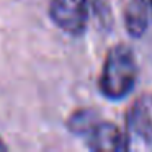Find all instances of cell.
Segmentation results:
<instances>
[{
	"label": "cell",
	"mask_w": 152,
	"mask_h": 152,
	"mask_svg": "<svg viewBox=\"0 0 152 152\" xmlns=\"http://www.w3.org/2000/svg\"><path fill=\"white\" fill-rule=\"evenodd\" d=\"M137 82V62L136 56L128 46L111 48L103 62L98 79V90L105 98L118 102L132 92Z\"/></svg>",
	"instance_id": "6da1fadb"
},
{
	"label": "cell",
	"mask_w": 152,
	"mask_h": 152,
	"mask_svg": "<svg viewBox=\"0 0 152 152\" xmlns=\"http://www.w3.org/2000/svg\"><path fill=\"white\" fill-rule=\"evenodd\" d=\"M126 149L152 152V105L139 100L131 106L126 116Z\"/></svg>",
	"instance_id": "7a4b0ae2"
},
{
	"label": "cell",
	"mask_w": 152,
	"mask_h": 152,
	"mask_svg": "<svg viewBox=\"0 0 152 152\" xmlns=\"http://www.w3.org/2000/svg\"><path fill=\"white\" fill-rule=\"evenodd\" d=\"M53 23L70 36H82L88 23V0H51Z\"/></svg>",
	"instance_id": "3957f363"
},
{
	"label": "cell",
	"mask_w": 152,
	"mask_h": 152,
	"mask_svg": "<svg viewBox=\"0 0 152 152\" xmlns=\"http://www.w3.org/2000/svg\"><path fill=\"white\" fill-rule=\"evenodd\" d=\"M85 141L92 151H128L124 131H121L115 123L102 119L85 137Z\"/></svg>",
	"instance_id": "277c9868"
},
{
	"label": "cell",
	"mask_w": 152,
	"mask_h": 152,
	"mask_svg": "<svg viewBox=\"0 0 152 152\" xmlns=\"http://www.w3.org/2000/svg\"><path fill=\"white\" fill-rule=\"evenodd\" d=\"M149 10L151 8L142 0H131L124 10V26L129 36L141 38L149 25Z\"/></svg>",
	"instance_id": "5b68a950"
},
{
	"label": "cell",
	"mask_w": 152,
	"mask_h": 152,
	"mask_svg": "<svg viewBox=\"0 0 152 152\" xmlns=\"http://www.w3.org/2000/svg\"><path fill=\"white\" fill-rule=\"evenodd\" d=\"M98 123H100V118L93 110H79L69 118L67 128L74 134L87 137Z\"/></svg>",
	"instance_id": "8992f818"
},
{
	"label": "cell",
	"mask_w": 152,
	"mask_h": 152,
	"mask_svg": "<svg viewBox=\"0 0 152 152\" xmlns=\"http://www.w3.org/2000/svg\"><path fill=\"white\" fill-rule=\"evenodd\" d=\"M142 2H144V4H145V5H147V7L152 10V0H142Z\"/></svg>",
	"instance_id": "52a82bcc"
},
{
	"label": "cell",
	"mask_w": 152,
	"mask_h": 152,
	"mask_svg": "<svg viewBox=\"0 0 152 152\" xmlns=\"http://www.w3.org/2000/svg\"><path fill=\"white\" fill-rule=\"evenodd\" d=\"M0 151H7V145H5L2 141H0Z\"/></svg>",
	"instance_id": "ba28073f"
}]
</instances>
